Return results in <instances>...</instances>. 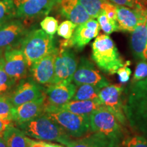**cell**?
I'll use <instances>...</instances> for the list:
<instances>
[{
	"label": "cell",
	"instance_id": "24",
	"mask_svg": "<svg viewBox=\"0 0 147 147\" xmlns=\"http://www.w3.org/2000/svg\"><path fill=\"white\" fill-rule=\"evenodd\" d=\"M91 18H95L104 10L109 0H78Z\"/></svg>",
	"mask_w": 147,
	"mask_h": 147
},
{
	"label": "cell",
	"instance_id": "3",
	"mask_svg": "<svg viewBox=\"0 0 147 147\" xmlns=\"http://www.w3.org/2000/svg\"><path fill=\"white\" fill-rule=\"evenodd\" d=\"M21 50L25 55L30 67L35 62L57 50L53 36L42 29L29 31L21 44Z\"/></svg>",
	"mask_w": 147,
	"mask_h": 147
},
{
	"label": "cell",
	"instance_id": "2",
	"mask_svg": "<svg viewBox=\"0 0 147 147\" xmlns=\"http://www.w3.org/2000/svg\"><path fill=\"white\" fill-rule=\"evenodd\" d=\"M91 47L92 59L104 73L115 74L119 68L125 65L115 42L108 35L97 36Z\"/></svg>",
	"mask_w": 147,
	"mask_h": 147
},
{
	"label": "cell",
	"instance_id": "5",
	"mask_svg": "<svg viewBox=\"0 0 147 147\" xmlns=\"http://www.w3.org/2000/svg\"><path fill=\"white\" fill-rule=\"evenodd\" d=\"M124 110L131 126L147 119V77L131 83Z\"/></svg>",
	"mask_w": 147,
	"mask_h": 147
},
{
	"label": "cell",
	"instance_id": "22",
	"mask_svg": "<svg viewBox=\"0 0 147 147\" xmlns=\"http://www.w3.org/2000/svg\"><path fill=\"white\" fill-rule=\"evenodd\" d=\"M101 106L102 105L100 100L97 99L94 100H71L61 108L77 115L89 117Z\"/></svg>",
	"mask_w": 147,
	"mask_h": 147
},
{
	"label": "cell",
	"instance_id": "4",
	"mask_svg": "<svg viewBox=\"0 0 147 147\" xmlns=\"http://www.w3.org/2000/svg\"><path fill=\"white\" fill-rule=\"evenodd\" d=\"M89 123L91 132L101 134L118 142L121 143L126 136L123 125L103 106L89 116Z\"/></svg>",
	"mask_w": 147,
	"mask_h": 147
},
{
	"label": "cell",
	"instance_id": "16",
	"mask_svg": "<svg viewBox=\"0 0 147 147\" xmlns=\"http://www.w3.org/2000/svg\"><path fill=\"white\" fill-rule=\"evenodd\" d=\"M56 0H14L16 18L33 19L47 14Z\"/></svg>",
	"mask_w": 147,
	"mask_h": 147
},
{
	"label": "cell",
	"instance_id": "38",
	"mask_svg": "<svg viewBox=\"0 0 147 147\" xmlns=\"http://www.w3.org/2000/svg\"><path fill=\"white\" fill-rule=\"evenodd\" d=\"M132 128L147 137V119L136 123L131 126Z\"/></svg>",
	"mask_w": 147,
	"mask_h": 147
},
{
	"label": "cell",
	"instance_id": "19",
	"mask_svg": "<svg viewBox=\"0 0 147 147\" xmlns=\"http://www.w3.org/2000/svg\"><path fill=\"white\" fill-rule=\"evenodd\" d=\"M45 96L38 100L25 103L14 108L13 123L15 125L25 123L45 113Z\"/></svg>",
	"mask_w": 147,
	"mask_h": 147
},
{
	"label": "cell",
	"instance_id": "12",
	"mask_svg": "<svg viewBox=\"0 0 147 147\" xmlns=\"http://www.w3.org/2000/svg\"><path fill=\"white\" fill-rule=\"evenodd\" d=\"M100 29L97 21L90 18L85 23L77 25L70 39H64L60 42V47L82 50L92 39L98 36Z\"/></svg>",
	"mask_w": 147,
	"mask_h": 147
},
{
	"label": "cell",
	"instance_id": "10",
	"mask_svg": "<svg viewBox=\"0 0 147 147\" xmlns=\"http://www.w3.org/2000/svg\"><path fill=\"white\" fill-rule=\"evenodd\" d=\"M124 87L121 84H109L100 89L99 100L102 105L110 110L116 118L125 126L127 119L122 96Z\"/></svg>",
	"mask_w": 147,
	"mask_h": 147
},
{
	"label": "cell",
	"instance_id": "42",
	"mask_svg": "<svg viewBox=\"0 0 147 147\" xmlns=\"http://www.w3.org/2000/svg\"><path fill=\"white\" fill-rule=\"evenodd\" d=\"M143 2H144L145 3H147V0H143Z\"/></svg>",
	"mask_w": 147,
	"mask_h": 147
},
{
	"label": "cell",
	"instance_id": "34",
	"mask_svg": "<svg viewBox=\"0 0 147 147\" xmlns=\"http://www.w3.org/2000/svg\"><path fill=\"white\" fill-rule=\"evenodd\" d=\"M106 12V16L108 19L110 21L113 22L114 23H117V5L114 4L113 3L110 2V1H108L104 5V10Z\"/></svg>",
	"mask_w": 147,
	"mask_h": 147
},
{
	"label": "cell",
	"instance_id": "1",
	"mask_svg": "<svg viewBox=\"0 0 147 147\" xmlns=\"http://www.w3.org/2000/svg\"><path fill=\"white\" fill-rule=\"evenodd\" d=\"M17 126L28 137L43 141H55L65 145L71 137L45 113Z\"/></svg>",
	"mask_w": 147,
	"mask_h": 147
},
{
	"label": "cell",
	"instance_id": "25",
	"mask_svg": "<svg viewBox=\"0 0 147 147\" xmlns=\"http://www.w3.org/2000/svg\"><path fill=\"white\" fill-rule=\"evenodd\" d=\"M15 18L14 0H0V25Z\"/></svg>",
	"mask_w": 147,
	"mask_h": 147
},
{
	"label": "cell",
	"instance_id": "39",
	"mask_svg": "<svg viewBox=\"0 0 147 147\" xmlns=\"http://www.w3.org/2000/svg\"><path fill=\"white\" fill-rule=\"evenodd\" d=\"M32 147H65V146H63V145L55 144V143H52V142H48L43 140H40V141L34 140Z\"/></svg>",
	"mask_w": 147,
	"mask_h": 147
},
{
	"label": "cell",
	"instance_id": "13",
	"mask_svg": "<svg viewBox=\"0 0 147 147\" xmlns=\"http://www.w3.org/2000/svg\"><path fill=\"white\" fill-rule=\"evenodd\" d=\"M72 81L76 86L92 84L100 89L110 84L109 81L99 71L94 64L84 57L80 59Z\"/></svg>",
	"mask_w": 147,
	"mask_h": 147
},
{
	"label": "cell",
	"instance_id": "9",
	"mask_svg": "<svg viewBox=\"0 0 147 147\" xmlns=\"http://www.w3.org/2000/svg\"><path fill=\"white\" fill-rule=\"evenodd\" d=\"M29 32L21 20H10L0 25V56L7 51L16 49Z\"/></svg>",
	"mask_w": 147,
	"mask_h": 147
},
{
	"label": "cell",
	"instance_id": "28",
	"mask_svg": "<svg viewBox=\"0 0 147 147\" xmlns=\"http://www.w3.org/2000/svg\"><path fill=\"white\" fill-rule=\"evenodd\" d=\"M14 107L5 94L0 95V118L13 121Z\"/></svg>",
	"mask_w": 147,
	"mask_h": 147
},
{
	"label": "cell",
	"instance_id": "35",
	"mask_svg": "<svg viewBox=\"0 0 147 147\" xmlns=\"http://www.w3.org/2000/svg\"><path fill=\"white\" fill-rule=\"evenodd\" d=\"M129 62L127 61V63L125 64L123 66L121 67L117 71V74H118L119 80L121 83H125L129 80L130 76L131 74V70L127 67Z\"/></svg>",
	"mask_w": 147,
	"mask_h": 147
},
{
	"label": "cell",
	"instance_id": "32",
	"mask_svg": "<svg viewBox=\"0 0 147 147\" xmlns=\"http://www.w3.org/2000/svg\"><path fill=\"white\" fill-rule=\"evenodd\" d=\"M40 26L47 34L53 36L57 32L58 21L53 16H47L41 21Z\"/></svg>",
	"mask_w": 147,
	"mask_h": 147
},
{
	"label": "cell",
	"instance_id": "17",
	"mask_svg": "<svg viewBox=\"0 0 147 147\" xmlns=\"http://www.w3.org/2000/svg\"><path fill=\"white\" fill-rule=\"evenodd\" d=\"M58 49L55 52L37 61L29 67V74L37 83L45 88L53 84L55 76V60Z\"/></svg>",
	"mask_w": 147,
	"mask_h": 147
},
{
	"label": "cell",
	"instance_id": "7",
	"mask_svg": "<svg viewBox=\"0 0 147 147\" xmlns=\"http://www.w3.org/2000/svg\"><path fill=\"white\" fill-rule=\"evenodd\" d=\"M46 88L35 81L32 77H27L18 82L7 94L14 108L45 96Z\"/></svg>",
	"mask_w": 147,
	"mask_h": 147
},
{
	"label": "cell",
	"instance_id": "41",
	"mask_svg": "<svg viewBox=\"0 0 147 147\" xmlns=\"http://www.w3.org/2000/svg\"><path fill=\"white\" fill-rule=\"evenodd\" d=\"M0 147H6V144L3 137H0Z\"/></svg>",
	"mask_w": 147,
	"mask_h": 147
},
{
	"label": "cell",
	"instance_id": "8",
	"mask_svg": "<svg viewBox=\"0 0 147 147\" xmlns=\"http://www.w3.org/2000/svg\"><path fill=\"white\" fill-rule=\"evenodd\" d=\"M78 64L76 55L70 48L60 47L55 57L53 84L71 82Z\"/></svg>",
	"mask_w": 147,
	"mask_h": 147
},
{
	"label": "cell",
	"instance_id": "40",
	"mask_svg": "<svg viewBox=\"0 0 147 147\" xmlns=\"http://www.w3.org/2000/svg\"><path fill=\"white\" fill-rule=\"evenodd\" d=\"M13 123V121L0 118V137L3 136V134L8 126Z\"/></svg>",
	"mask_w": 147,
	"mask_h": 147
},
{
	"label": "cell",
	"instance_id": "18",
	"mask_svg": "<svg viewBox=\"0 0 147 147\" xmlns=\"http://www.w3.org/2000/svg\"><path fill=\"white\" fill-rule=\"evenodd\" d=\"M55 4L61 15L76 25L91 18L78 0H56Z\"/></svg>",
	"mask_w": 147,
	"mask_h": 147
},
{
	"label": "cell",
	"instance_id": "20",
	"mask_svg": "<svg viewBox=\"0 0 147 147\" xmlns=\"http://www.w3.org/2000/svg\"><path fill=\"white\" fill-rule=\"evenodd\" d=\"M131 48L137 59L147 60V25L146 23L139 24L131 32Z\"/></svg>",
	"mask_w": 147,
	"mask_h": 147
},
{
	"label": "cell",
	"instance_id": "36",
	"mask_svg": "<svg viewBox=\"0 0 147 147\" xmlns=\"http://www.w3.org/2000/svg\"><path fill=\"white\" fill-rule=\"evenodd\" d=\"M66 147H92L91 139L89 136L79 138L78 140H71L65 144Z\"/></svg>",
	"mask_w": 147,
	"mask_h": 147
},
{
	"label": "cell",
	"instance_id": "27",
	"mask_svg": "<svg viewBox=\"0 0 147 147\" xmlns=\"http://www.w3.org/2000/svg\"><path fill=\"white\" fill-rule=\"evenodd\" d=\"M92 147H123L121 143L108 138L101 134L93 133L89 136Z\"/></svg>",
	"mask_w": 147,
	"mask_h": 147
},
{
	"label": "cell",
	"instance_id": "33",
	"mask_svg": "<svg viewBox=\"0 0 147 147\" xmlns=\"http://www.w3.org/2000/svg\"><path fill=\"white\" fill-rule=\"evenodd\" d=\"M147 77V62L144 61L139 62L136 67L131 83L136 82Z\"/></svg>",
	"mask_w": 147,
	"mask_h": 147
},
{
	"label": "cell",
	"instance_id": "29",
	"mask_svg": "<svg viewBox=\"0 0 147 147\" xmlns=\"http://www.w3.org/2000/svg\"><path fill=\"white\" fill-rule=\"evenodd\" d=\"M97 22L100 25V28L104 31L106 34L110 35L114 32L119 31L117 23H114L108 19L106 12L102 11L97 17Z\"/></svg>",
	"mask_w": 147,
	"mask_h": 147
},
{
	"label": "cell",
	"instance_id": "14",
	"mask_svg": "<svg viewBox=\"0 0 147 147\" xmlns=\"http://www.w3.org/2000/svg\"><path fill=\"white\" fill-rule=\"evenodd\" d=\"M3 57L5 71L16 84L27 78L29 67L26 57L21 49L16 48L7 51L3 53Z\"/></svg>",
	"mask_w": 147,
	"mask_h": 147
},
{
	"label": "cell",
	"instance_id": "31",
	"mask_svg": "<svg viewBox=\"0 0 147 147\" xmlns=\"http://www.w3.org/2000/svg\"><path fill=\"white\" fill-rule=\"evenodd\" d=\"M77 25L72 22L67 20L62 22L57 29V34L65 40L70 39Z\"/></svg>",
	"mask_w": 147,
	"mask_h": 147
},
{
	"label": "cell",
	"instance_id": "15",
	"mask_svg": "<svg viewBox=\"0 0 147 147\" xmlns=\"http://www.w3.org/2000/svg\"><path fill=\"white\" fill-rule=\"evenodd\" d=\"M117 21L119 31L132 32L139 24L146 23L147 8L139 3L134 8L117 5Z\"/></svg>",
	"mask_w": 147,
	"mask_h": 147
},
{
	"label": "cell",
	"instance_id": "6",
	"mask_svg": "<svg viewBox=\"0 0 147 147\" xmlns=\"http://www.w3.org/2000/svg\"><path fill=\"white\" fill-rule=\"evenodd\" d=\"M45 113L70 137L80 138L91 131L89 117L77 115L62 108L48 110Z\"/></svg>",
	"mask_w": 147,
	"mask_h": 147
},
{
	"label": "cell",
	"instance_id": "21",
	"mask_svg": "<svg viewBox=\"0 0 147 147\" xmlns=\"http://www.w3.org/2000/svg\"><path fill=\"white\" fill-rule=\"evenodd\" d=\"M3 138L6 147H32L34 142L14 123L5 129Z\"/></svg>",
	"mask_w": 147,
	"mask_h": 147
},
{
	"label": "cell",
	"instance_id": "11",
	"mask_svg": "<svg viewBox=\"0 0 147 147\" xmlns=\"http://www.w3.org/2000/svg\"><path fill=\"white\" fill-rule=\"evenodd\" d=\"M76 90V85L71 82L53 84L46 87L45 113L48 110L61 108L71 100Z\"/></svg>",
	"mask_w": 147,
	"mask_h": 147
},
{
	"label": "cell",
	"instance_id": "37",
	"mask_svg": "<svg viewBox=\"0 0 147 147\" xmlns=\"http://www.w3.org/2000/svg\"><path fill=\"white\" fill-rule=\"evenodd\" d=\"M109 1L116 5L126 6L131 8H134L139 3L143 2V0H109Z\"/></svg>",
	"mask_w": 147,
	"mask_h": 147
},
{
	"label": "cell",
	"instance_id": "30",
	"mask_svg": "<svg viewBox=\"0 0 147 147\" xmlns=\"http://www.w3.org/2000/svg\"><path fill=\"white\" fill-rule=\"evenodd\" d=\"M121 144L123 147H147V139L140 135L125 136Z\"/></svg>",
	"mask_w": 147,
	"mask_h": 147
},
{
	"label": "cell",
	"instance_id": "23",
	"mask_svg": "<svg viewBox=\"0 0 147 147\" xmlns=\"http://www.w3.org/2000/svg\"><path fill=\"white\" fill-rule=\"evenodd\" d=\"M71 100H94L99 99L100 88L92 84H81L77 86Z\"/></svg>",
	"mask_w": 147,
	"mask_h": 147
},
{
	"label": "cell",
	"instance_id": "26",
	"mask_svg": "<svg viewBox=\"0 0 147 147\" xmlns=\"http://www.w3.org/2000/svg\"><path fill=\"white\" fill-rule=\"evenodd\" d=\"M15 85V82L5 71L3 57V55H1L0 56V95L7 94Z\"/></svg>",
	"mask_w": 147,
	"mask_h": 147
}]
</instances>
